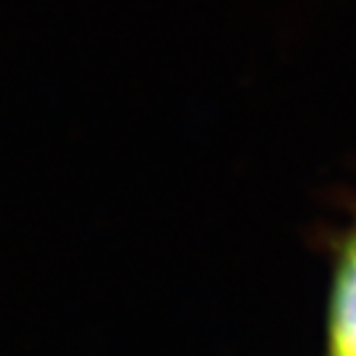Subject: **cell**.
I'll use <instances>...</instances> for the list:
<instances>
[{
	"instance_id": "6da1fadb",
	"label": "cell",
	"mask_w": 356,
	"mask_h": 356,
	"mask_svg": "<svg viewBox=\"0 0 356 356\" xmlns=\"http://www.w3.org/2000/svg\"><path fill=\"white\" fill-rule=\"evenodd\" d=\"M327 356H356V232L346 243L332 280Z\"/></svg>"
}]
</instances>
